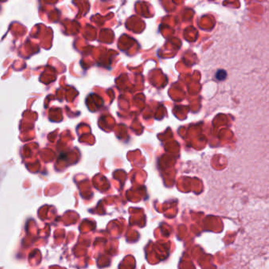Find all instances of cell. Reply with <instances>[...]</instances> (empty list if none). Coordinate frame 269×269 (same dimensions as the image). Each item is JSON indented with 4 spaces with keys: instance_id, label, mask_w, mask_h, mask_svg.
Wrapping results in <instances>:
<instances>
[{
    "instance_id": "6da1fadb",
    "label": "cell",
    "mask_w": 269,
    "mask_h": 269,
    "mask_svg": "<svg viewBox=\"0 0 269 269\" xmlns=\"http://www.w3.org/2000/svg\"><path fill=\"white\" fill-rule=\"evenodd\" d=\"M226 72L223 70H219L216 72V78L219 81H223L226 79Z\"/></svg>"
}]
</instances>
